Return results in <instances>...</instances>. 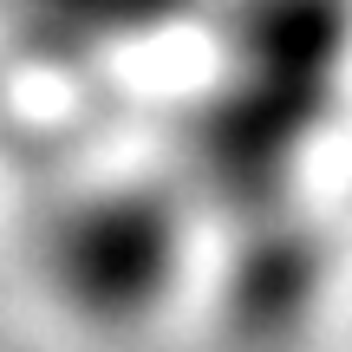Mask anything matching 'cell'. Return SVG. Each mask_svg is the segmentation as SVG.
I'll return each mask as SVG.
<instances>
[{
  "label": "cell",
  "instance_id": "cell-1",
  "mask_svg": "<svg viewBox=\"0 0 352 352\" xmlns=\"http://www.w3.org/2000/svg\"><path fill=\"white\" fill-rule=\"evenodd\" d=\"M196 248L202 228L164 164L111 170L39 215V287L72 327L124 340L176 307Z\"/></svg>",
  "mask_w": 352,
  "mask_h": 352
},
{
  "label": "cell",
  "instance_id": "cell-2",
  "mask_svg": "<svg viewBox=\"0 0 352 352\" xmlns=\"http://www.w3.org/2000/svg\"><path fill=\"white\" fill-rule=\"evenodd\" d=\"M222 0H0V65L39 85H91L151 59Z\"/></svg>",
  "mask_w": 352,
  "mask_h": 352
}]
</instances>
